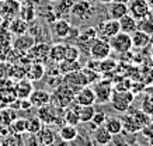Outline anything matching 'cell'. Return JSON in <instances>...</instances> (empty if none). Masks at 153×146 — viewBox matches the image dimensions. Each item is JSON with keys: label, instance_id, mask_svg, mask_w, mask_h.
I'll return each mask as SVG.
<instances>
[{"label": "cell", "instance_id": "14", "mask_svg": "<svg viewBox=\"0 0 153 146\" xmlns=\"http://www.w3.org/2000/svg\"><path fill=\"white\" fill-rule=\"evenodd\" d=\"M62 82L66 83V84H69V86H73V87H76V89H82V87H84V86L90 84L88 80H87V77H86V75H84L83 69L63 75Z\"/></svg>", "mask_w": 153, "mask_h": 146}, {"label": "cell", "instance_id": "4", "mask_svg": "<svg viewBox=\"0 0 153 146\" xmlns=\"http://www.w3.org/2000/svg\"><path fill=\"white\" fill-rule=\"evenodd\" d=\"M110 41V45H111V49L120 55H124V53H128V52L134 48V44H132V37L131 34H126V33H120L114 35L112 38L108 39Z\"/></svg>", "mask_w": 153, "mask_h": 146}, {"label": "cell", "instance_id": "45", "mask_svg": "<svg viewBox=\"0 0 153 146\" xmlns=\"http://www.w3.org/2000/svg\"><path fill=\"white\" fill-rule=\"evenodd\" d=\"M107 114H105V111H97L96 110V113H94V115H93V119H91V122L93 124H96L97 127H101V125H104L105 124V121H107Z\"/></svg>", "mask_w": 153, "mask_h": 146}, {"label": "cell", "instance_id": "11", "mask_svg": "<svg viewBox=\"0 0 153 146\" xmlns=\"http://www.w3.org/2000/svg\"><path fill=\"white\" fill-rule=\"evenodd\" d=\"M35 38H34L33 34H23V35H17V37L13 39L11 42V48L14 51H17L19 53H27L31 48L35 45Z\"/></svg>", "mask_w": 153, "mask_h": 146}, {"label": "cell", "instance_id": "16", "mask_svg": "<svg viewBox=\"0 0 153 146\" xmlns=\"http://www.w3.org/2000/svg\"><path fill=\"white\" fill-rule=\"evenodd\" d=\"M97 37H98L97 28H94V27H87V28H84L83 31H80L79 37L76 38V41L79 44V48L86 47V51H87V53H88V48H90V45L94 42V39Z\"/></svg>", "mask_w": 153, "mask_h": 146}, {"label": "cell", "instance_id": "20", "mask_svg": "<svg viewBox=\"0 0 153 146\" xmlns=\"http://www.w3.org/2000/svg\"><path fill=\"white\" fill-rule=\"evenodd\" d=\"M72 28V24L65 19H56L52 23V35L60 39H66L69 35V31Z\"/></svg>", "mask_w": 153, "mask_h": 146}, {"label": "cell", "instance_id": "9", "mask_svg": "<svg viewBox=\"0 0 153 146\" xmlns=\"http://www.w3.org/2000/svg\"><path fill=\"white\" fill-rule=\"evenodd\" d=\"M121 31L120 28V21L118 20H114V19H105L100 21L97 25V33L100 35V38H104V39H110L112 38L114 35Z\"/></svg>", "mask_w": 153, "mask_h": 146}, {"label": "cell", "instance_id": "55", "mask_svg": "<svg viewBox=\"0 0 153 146\" xmlns=\"http://www.w3.org/2000/svg\"><path fill=\"white\" fill-rule=\"evenodd\" d=\"M1 1H3V0H0V3H1Z\"/></svg>", "mask_w": 153, "mask_h": 146}, {"label": "cell", "instance_id": "56", "mask_svg": "<svg viewBox=\"0 0 153 146\" xmlns=\"http://www.w3.org/2000/svg\"><path fill=\"white\" fill-rule=\"evenodd\" d=\"M0 146H1V143H0Z\"/></svg>", "mask_w": 153, "mask_h": 146}, {"label": "cell", "instance_id": "15", "mask_svg": "<svg viewBox=\"0 0 153 146\" xmlns=\"http://www.w3.org/2000/svg\"><path fill=\"white\" fill-rule=\"evenodd\" d=\"M77 105H94L96 104V94H94L93 87L84 86L74 96V101Z\"/></svg>", "mask_w": 153, "mask_h": 146}, {"label": "cell", "instance_id": "12", "mask_svg": "<svg viewBox=\"0 0 153 146\" xmlns=\"http://www.w3.org/2000/svg\"><path fill=\"white\" fill-rule=\"evenodd\" d=\"M20 6L21 3L17 0H3L0 3V16L7 21L16 19V17H19Z\"/></svg>", "mask_w": 153, "mask_h": 146}, {"label": "cell", "instance_id": "6", "mask_svg": "<svg viewBox=\"0 0 153 146\" xmlns=\"http://www.w3.org/2000/svg\"><path fill=\"white\" fill-rule=\"evenodd\" d=\"M49 49H51L49 44L45 41H39V42H35V45L27 52V56L30 58L31 62H38L45 65L49 61Z\"/></svg>", "mask_w": 153, "mask_h": 146}, {"label": "cell", "instance_id": "40", "mask_svg": "<svg viewBox=\"0 0 153 146\" xmlns=\"http://www.w3.org/2000/svg\"><path fill=\"white\" fill-rule=\"evenodd\" d=\"M138 30L149 34V35H153V16L149 14L145 19L138 20Z\"/></svg>", "mask_w": 153, "mask_h": 146}, {"label": "cell", "instance_id": "22", "mask_svg": "<svg viewBox=\"0 0 153 146\" xmlns=\"http://www.w3.org/2000/svg\"><path fill=\"white\" fill-rule=\"evenodd\" d=\"M125 14H128V4L125 1H118L114 0L108 4V17L114 20L122 19Z\"/></svg>", "mask_w": 153, "mask_h": 146}, {"label": "cell", "instance_id": "34", "mask_svg": "<svg viewBox=\"0 0 153 146\" xmlns=\"http://www.w3.org/2000/svg\"><path fill=\"white\" fill-rule=\"evenodd\" d=\"M1 146H24V138L20 133H14L10 132L9 135H6L4 138L0 139Z\"/></svg>", "mask_w": 153, "mask_h": 146}, {"label": "cell", "instance_id": "31", "mask_svg": "<svg viewBox=\"0 0 153 146\" xmlns=\"http://www.w3.org/2000/svg\"><path fill=\"white\" fill-rule=\"evenodd\" d=\"M76 104V103H74ZM76 110H77V114H79L80 118V124H87L93 119V115L96 113V108L94 105H77L76 104Z\"/></svg>", "mask_w": 153, "mask_h": 146}, {"label": "cell", "instance_id": "23", "mask_svg": "<svg viewBox=\"0 0 153 146\" xmlns=\"http://www.w3.org/2000/svg\"><path fill=\"white\" fill-rule=\"evenodd\" d=\"M19 17L25 20L27 23H33L34 20H35V17H37V10H35V6H34L33 0H25V1L21 3Z\"/></svg>", "mask_w": 153, "mask_h": 146}, {"label": "cell", "instance_id": "50", "mask_svg": "<svg viewBox=\"0 0 153 146\" xmlns=\"http://www.w3.org/2000/svg\"><path fill=\"white\" fill-rule=\"evenodd\" d=\"M93 1L100 3V4H110V3H111V1H114V0H93Z\"/></svg>", "mask_w": 153, "mask_h": 146}, {"label": "cell", "instance_id": "25", "mask_svg": "<svg viewBox=\"0 0 153 146\" xmlns=\"http://www.w3.org/2000/svg\"><path fill=\"white\" fill-rule=\"evenodd\" d=\"M112 138L114 136L107 131L104 125L97 127L93 131V139H94V142H96L98 146H108L112 142Z\"/></svg>", "mask_w": 153, "mask_h": 146}, {"label": "cell", "instance_id": "49", "mask_svg": "<svg viewBox=\"0 0 153 146\" xmlns=\"http://www.w3.org/2000/svg\"><path fill=\"white\" fill-rule=\"evenodd\" d=\"M10 127H6V125H0V139L1 138H4L6 135H9L10 133Z\"/></svg>", "mask_w": 153, "mask_h": 146}, {"label": "cell", "instance_id": "53", "mask_svg": "<svg viewBox=\"0 0 153 146\" xmlns=\"http://www.w3.org/2000/svg\"><path fill=\"white\" fill-rule=\"evenodd\" d=\"M148 146H153V145H150V143H149V145H148Z\"/></svg>", "mask_w": 153, "mask_h": 146}, {"label": "cell", "instance_id": "41", "mask_svg": "<svg viewBox=\"0 0 153 146\" xmlns=\"http://www.w3.org/2000/svg\"><path fill=\"white\" fill-rule=\"evenodd\" d=\"M80 58V48L72 44H66V49H65V59L63 61H69V62H74L79 61Z\"/></svg>", "mask_w": 153, "mask_h": 146}, {"label": "cell", "instance_id": "24", "mask_svg": "<svg viewBox=\"0 0 153 146\" xmlns=\"http://www.w3.org/2000/svg\"><path fill=\"white\" fill-rule=\"evenodd\" d=\"M9 31L13 35H23V34L28 33L30 30V23H27L25 20H23L21 17H16V19L10 20L9 21V25H7Z\"/></svg>", "mask_w": 153, "mask_h": 146}, {"label": "cell", "instance_id": "28", "mask_svg": "<svg viewBox=\"0 0 153 146\" xmlns=\"http://www.w3.org/2000/svg\"><path fill=\"white\" fill-rule=\"evenodd\" d=\"M65 49L66 44L63 42H55L53 45H51L49 49V61L53 63H59L65 59Z\"/></svg>", "mask_w": 153, "mask_h": 146}, {"label": "cell", "instance_id": "29", "mask_svg": "<svg viewBox=\"0 0 153 146\" xmlns=\"http://www.w3.org/2000/svg\"><path fill=\"white\" fill-rule=\"evenodd\" d=\"M63 111H65V113H63V121H65V124L79 127L80 118H79V114H77V110H76V104L72 103L69 107H66Z\"/></svg>", "mask_w": 153, "mask_h": 146}, {"label": "cell", "instance_id": "35", "mask_svg": "<svg viewBox=\"0 0 153 146\" xmlns=\"http://www.w3.org/2000/svg\"><path fill=\"white\" fill-rule=\"evenodd\" d=\"M17 118V111L14 108H3L0 110V125H6V127H10L11 122Z\"/></svg>", "mask_w": 153, "mask_h": 146}, {"label": "cell", "instance_id": "26", "mask_svg": "<svg viewBox=\"0 0 153 146\" xmlns=\"http://www.w3.org/2000/svg\"><path fill=\"white\" fill-rule=\"evenodd\" d=\"M74 4V0H55L53 1V10L58 19H63L65 16L70 14V10Z\"/></svg>", "mask_w": 153, "mask_h": 146}, {"label": "cell", "instance_id": "42", "mask_svg": "<svg viewBox=\"0 0 153 146\" xmlns=\"http://www.w3.org/2000/svg\"><path fill=\"white\" fill-rule=\"evenodd\" d=\"M131 114L134 115L135 119L138 121V124H139V125H140L142 128H143L145 125H146V124H149L150 121H152V119H150V117H149L148 114H145L140 108H139V110H132V111H131Z\"/></svg>", "mask_w": 153, "mask_h": 146}, {"label": "cell", "instance_id": "44", "mask_svg": "<svg viewBox=\"0 0 153 146\" xmlns=\"http://www.w3.org/2000/svg\"><path fill=\"white\" fill-rule=\"evenodd\" d=\"M140 110L143 111L145 114H148L149 117H153V97L152 96H148L142 100L140 103Z\"/></svg>", "mask_w": 153, "mask_h": 146}, {"label": "cell", "instance_id": "21", "mask_svg": "<svg viewBox=\"0 0 153 146\" xmlns=\"http://www.w3.org/2000/svg\"><path fill=\"white\" fill-rule=\"evenodd\" d=\"M28 100L31 101L33 107L39 108V107H44V105L51 103V93L44 89H34V91L31 93Z\"/></svg>", "mask_w": 153, "mask_h": 146}, {"label": "cell", "instance_id": "46", "mask_svg": "<svg viewBox=\"0 0 153 146\" xmlns=\"http://www.w3.org/2000/svg\"><path fill=\"white\" fill-rule=\"evenodd\" d=\"M142 133H143L145 138H148L149 141L150 139H153V121H150L149 124H146L143 128H142Z\"/></svg>", "mask_w": 153, "mask_h": 146}, {"label": "cell", "instance_id": "17", "mask_svg": "<svg viewBox=\"0 0 153 146\" xmlns=\"http://www.w3.org/2000/svg\"><path fill=\"white\" fill-rule=\"evenodd\" d=\"M47 75V65L44 63H38L33 62L27 66V72H25V77H28L33 82H39L44 79V76Z\"/></svg>", "mask_w": 153, "mask_h": 146}, {"label": "cell", "instance_id": "47", "mask_svg": "<svg viewBox=\"0 0 153 146\" xmlns=\"http://www.w3.org/2000/svg\"><path fill=\"white\" fill-rule=\"evenodd\" d=\"M7 73H9V62L0 61V80L7 77Z\"/></svg>", "mask_w": 153, "mask_h": 146}, {"label": "cell", "instance_id": "30", "mask_svg": "<svg viewBox=\"0 0 153 146\" xmlns=\"http://www.w3.org/2000/svg\"><path fill=\"white\" fill-rule=\"evenodd\" d=\"M131 37H132L134 48H145L150 45V41H152V35H149L143 31H139V30H136L134 34H131Z\"/></svg>", "mask_w": 153, "mask_h": 146}, {"label": "cell", "instance_id": "33", "mask_svg": "<svg viewBox=\"0 0 153 146\" xmlns=\"http://www.w3.org/2000/svg\"><path fill=\"white\" fill-rule=\"evenodd\" d=\"M77 132H79V128L77 127L65 124V125H62L59 129V138L66 142H72L74 138L77 136Z\"/></svg>", "mask_w": 153, "mask_h": 146}, {"label": "cell", "instance_id": "52", "mask_svg": "<svg viewBox=\"0 0 153 146\" xmlns=\"http://www.w3.org/2000/svg\"><path fill=\"white\" fill-rule=\"evenodd\" d=\"M17 1H20V3H23V1H25V0H17Z\"/></svg>", "mask_w": 153, "mask_h": 146}, {"label": "cell", "instance_id": "43", "mask_svg": "<svg viewBox=\"0 0 153 146\" xmlns=\"http://www.w3.org/2000/svg\"><path fill=\"white\" fill-rule=\"evenodd\" d=\"M13 42V34L9 31V28H0V45L1 47H11Z\"/></svg>", "mask_w": 153, "mask_h": 146}, {"label": "cell", "instance_id": "19", "mask_svg": "<svg viewBox=\"0 0 153 146\" xmlns=\"http://www.w3.org/2000/svg\"><path fill=\"white\" fill-rule=\"evenodd\" d=\"M37 138L42 146H52L55 143L58 135H56V131L52 128V125H44L41 131L37 133Z\"/></svg>", "mask_w": 153, "mask_h": 146}, {"label": "cell", "instance_id": "7", "mask_svg": "<svg viewBox=\"0 0 153 146\" xmlns=\"http://www.w3.org/2000/svg\"><path fill=\"white\" fill-rule=\"evenodd\" d=\"M93 13H94V6L90 0L74 1L73 7L70 10V16H73V17L82 20V21H86V20L91 19Z\"/></svg>", "mask_w": 153, "mask_h": 146}, {"label": "cell", "instance_id": "54", "mask_svg": "<svg viewBox=\"0 0 153 146\" xmlns=\"http://www.w3.org/2000/svg\"><path fill=\"white\" fill-rule=\"evenodd\" d=\"M49 1H55V0H49Z\"/></svg>", "mask_w": 153, "mask_h": 146}, {"label": "cell", "instance_id": "2", "mask_svg": "<svg viewBox=\"0 0 153 146\" xmlns=\"http://www.w3.org/2000/svg\"><path fill=\"white\" fill-rule=\"evenodd\" d=\"M135 99V94L131 90H124V91H118L114 90L111 96V105L112 108L118 111V113H126L132 105V101Z\"/></svg>", "mask_w": 153, "mask_h": 146}, {"label": "cell", "instance_id": "48", "mask_svg": "<svg viewBox=\"0 0 153 146\" xmlns=\"http://www.w3.org/2000/svg\"><path fill=\"white\" fill-rule=\"evenodd\" d=\"M79 33H80L79 27L72 25V28H70V31H69V35L66 37V39H76V38L79 37Z\"/></svg>", "mask_w": 153, "mask_h": 146}, {"label": "cell", "instance_id": "5", "mask_svg": "<svg viewBox=\"0 0 153 146\" xmlns=\"http://www.w3.org/2000/svg\"><path fill=\"white\" fill-rule=\"evenodd\" d=\"M96 94V104H107L111 101V96L114 91V86L110 80H98L93 86Z\"/></svg>", "mask_w": 153, "mask_h": 146}, {"label": "cell", "instance_id": "10", "mask_svg": "<svg viewBox=\"0 0 153 146\" xmlns=\"http://www.w3.org/2000/svg\"><path fill=\"white\" fill-rule=\"evenodd\" d=\"M128 13L136 20H142L150 14V4L148 0H129Z\"/></svg>", "mask_w": 153, "mask_h": 146}, {"label": "cell", "instance_id": "13", "mask_svg": "<svg viewBox=\"0 0 153 146\" xmlns=\"http://www.w3.org/2000/svg\"><path fill=\"white\" fill-rule=\"evenodd\" d=\"M34 91V82L30 80L28 77H23L14 83V93L19 100L30 99L31 93Z\"/></svg>", "mask_w": 153, "mask_h": 146}, {"label": "cell", "instance_id": "38", "mask_svg": "<svg viewBox=\"0 0 153 146\" xmlns=\"http://www.w3.org/2000/svg\"><path fill=\"white\" fill-rule=\"evenodd\" d=\"M44 127V124L37 115L27 118V133L28 135H37L41 131V128Z\"/></svg>", "mask_w": 153, "mask_h": 146}, {"label": "cell", "instance_id": "37", "mask_svg": "<svg viewBox=\"0 0 153 146\" xmlns=\"http://www.w3.org/2000/svg\"><path fill=\"white\" fill-rule=\"evenodd\" d=\"M69 146H94V143L87 135V132L79 129L77 136L74 138L72 142H69Z\"/></svg>", "mask_w": 153, "mask_h": 146}, {"label": "cell", "instance_id": "36", "mask_svg": "<svg viewBox=\"0 0 153 146\" xmlns=\"http://www.w3.org/2000/svg\"><path fill=\"white\" fill-rule=\"evenodd\" d=\"M58 69H59L60 75L63 76L66 73H70V72H76L83 69L82 65L79 63V61H74V62H69V61H62L58 63Z\"/></svg>", "mask_w": 153, "mask_h": 146}, {"label": "cell", "instance_id": "39", "mask_svg": "<svg viewBox=\"0 0 153 146\" xmlns=\"http://www.w3.org/2000/svg\"><path fill=\"white\" fill-rule=\"evenodd\" d=\"M10 131L14 133H20V135H25L27 133V118H16L11 125H10Z\"/></svg>", "mask_w": 153, "mask_h": 146}, {"label": "cell", "instance_id": "8", "mask_svg": "<svg viewBox=\"0 0 153 146\" xmlns=\"http://www.w3.org/2000/svg\"><path fill=\"white\" fill-rule=\"evenodd\" d=\"M58 111H60V110L55 108V107L49 103V104H47V105L38 108L37 117L39 118L42 121V124H45V125H55V124L62 121V118L59 117V113H58Z\"/></svg>", "mask_w": 153, "mask_h": 146}, {"label": "cell", "instance_id": "32", "mask_svg": "<svg viewBox=\"0 0 153 146\" xmlns=\"http://www.w3.org/2000/svg\"><path fill=\"white\" fill-rule=\"evenodd\" d=\"M104 127L112 136L122 133V122H121V118L118 117H108L105 124H104Z\"/></svg>", "mask_w": 153, "mask_h": 146}, {"label": "cell", "instance_id": "51", "mask_svg": "<svg viewBox=\"0 0 153 146\" xmlns=\"http://www.w3.org/2000/svg\"><path fill=\"white\" fill-rule=\"evenodd\" d=\"M150 56L153 58V44H152V45H150Z\"/></svg>", "mask_w": 153, "mask_h": 146}, {"label": "cell", "instance_id": "1", "mask_svg": "<svg viewBox=\"0 0 153 146\" xmlns=\"http://www.w3.org/2000/svg\"><path fill=\"white\" fill-rule=\"evenodd\" d=\"M77 91H79V89L62 82V84L55 87V91L51 94V104L55 108L65 110L74 101V96Z\"/></svg>", "mask_w": 153, "mask_h": 146}, {"label": "cell", "instance_id": "3", "mask_svg": "<svg viewBox=\"0 0 153 146\" xmlns=\"http://www.w3.org/2000/svg\"><path fill=\"white\" fill-rule=\"evenodd\" d=\"M111 52L112 49L111 45H110V41L97 37L94 39V42L90 45V48H88V56L94 59V61H102V59L110 58Z\"/></svg>", "mask_w": 153, "mask_h": 146}, {"label": "cell", "instance_id": "18", "mask_svg": "<svg viewBox=\"0 0 153 146\" xmlns=\"http://www.w3.org/2000/svg\"><path fill=\"white\" fill-rule=\"evenodd\" d=\"M120 118H121V122H122V131H125L126 133L135 135V133L142 131V127L138 124V121L135 119V117L131 113H128V111L122 113V115Z\"/></svg>", "mask_w": 153, "mask_h": 146}, {"label": "cell", "instance_id": "27", "mask_svg": "<svg viewBox=\"0 0 153 146\" xmlns=\"http://www.w3.org/2000/svg\"><path fill=\"white\" fill-rule=\"evenodd\" d=\"M118 21H120V28L122 33L134 34L138 30V20L135 19V17H132L129 13L125 14L122 19H120Z\"/></svg>", "mask_w": 153, "mask_h": 146}]
</instances>
